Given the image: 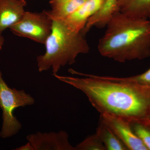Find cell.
Wrapping results in <instances>:
<instances>
[{
  "instance_id": "cell-1",
  "label": "cell",
  "mask_w": 150,
  "mask_h": 150,
  "mask_svg": "<svg viewBox=\"0 0 150 150\" xmlns=\"http://www.w3.org/2000/svg\"><path fill=\"white\" fill-rule=\"evenodd\" d=\"M69 72L83 78L54 75L56 79L83 93L100 114H108L129 121L142 120L147 116L150 106V87L134 83L79 72Z\"/></svg>"
},
{
  "instance_id": "cell-10",
  "label": "cell",
  "mask_w": 150,
  "mask_h": 150,
  "mask_svg": "<svg viewBox=\"0 0 150 150\" xmlns=\"http://www.w3.org/2000/svg\"><path fill=\"white\" fill-rule=\"evenodd\" d=\"M118 11L132 17L150 19V0H117Z\"/></svg>"
},
{
  "instance_id": "cell-12",
  "label": "cell",
  "mask_w": 150,
  "mask_h": 150,
  "mask_svg": "<svg viewBox=\"0 0 150 150\" xmlns=\"http://www.w3.org/2000/svg\"><path fill=\"white\" fill-rule=\"evenodd\" d=\"M96 133L100 138L106 150H128L123 142L100 118Z\"/></svg>"
},
{
  "instance_id": "cell-17",
  "label": "cell",
  "mask_w": 150,
  "mask_h": 150,
  "mask_svg": "<svg viewBox=\"0 0 150 150\" xmlns=\"http://www.w3.org/2000/svg\"><path fill=\"white\" fill-rule=\"evenodd\" d=\"M4 43V39L2 35H0V51L1 50Z\"/></svg>"
},
{
  "instance_id": "cell-14",
  "label": "cell",
  "mask_w": 150,
  "mask_h": 150,
  "mask_svg": "<svg viewBox=\"0 0 150 150\" xmlns=\"http://www.w3.org/2000/svg\"><path fill=\"white\" fill-rule=\"evenodd\" d=\"M75 147L76 150H106L96 133L86 138Z\"/></svg>"
},
{
  "instance_id": "cell-3",
  "label": "cell",
  "mask_w": 150,
  "mask_h": 150,
  "mask_svg": "<svg viewBox=\"0 0 150 150\" xmlns=\"http://www.w3.org/2000/svg\"><path fill=\"white\" fill-rule=\"evenodd\" d=\"M84 35L70 29L62 20H53L44 44L45 53L36 58L39 72L51 69L53 76L57 74L62 67L74 64L79 54L88 53L90 47Z\"/></svg>"
},
{
  "instance_id": "cell-15",
  "label": "cell",
  "mask_w": 150,
  "mask_h": 150,
  "mask_svg": "<svg viewBox=\"0 0 150 150\" xmlns=\"http://www.w3.org/2000/svg\"><path fill=\"white\" fill-rule=\"evenodd\" d=\"M111 77L115 80L125 82L134 83L150 87V68L142 74L132 76L123 78Z\"/></svg>"
},
{
  "instance_id": "cell-8",
  "label": "cell",
  "mask_w": 150,
  "mask_h": 150,
  "mask_svg": "<svg viewBox=\"0 0 150 150\" xmlns=\"http://www.w3.org/2000/svg\"><path fill=\"white\" fill-rule=\"evenodd\" d=\"M106 0H86L77 10L62 20L70 29L81 32L89 19L104 4Z\"/></svg>"
},
{
  "instance_id": "cell-11",
  "label": "cell",
  "mask_w": 150,
  "mask_h": 150,
  "mask_svg": "<svg viewBox=\"0 0 150 150\" xmlns=\"http://www.w3.org/2000/svg\"><path fill=\"white\" fill-rule=\"evenodd\" d=\"M86 0H51V9L46 11L52 20L64 19L74 13Z\"/></svg>"
},
{
  "instance_id": "cell-2",
  "label": "cell",
  "mask_w": 150,
  "mask_h": 150,
  "mask_svg": "<svg viewBox=\"0 0 150 150\" xmlns=\"http://www.w3.org/2000/svg\"><path fill=\"white\" fill-rule=\"evenodd\" d=\"M98 42L103 57L120 63L150 57V21L115 13Z\"/></svg>"
},
{
  "instance_id": "cell-9",
  "label": "cell",
  "mask_w": 150,
  "mask_h": 150,
  "mask_svg": "<svg viewBox=\"0 0 150 150\" xmlns=\"http://www.w3.org/2000/svg\"><path fill=\"white\" fill-rule=\"evenodd\" d=\"M26 5L25 0H0V35L20 19Z\"/></svg>"
},
{
  "instance_id": "cell-4",
  "label": "cell",
  "mask_w": 150,
  "mask_h": 150,
  "mask_svg": "<svg viewBox=\"0 0 150 150\" xmlns=\"http://www.w3.org/2000/svg\"><path fill=\"white\" fill-rule=\"evenodd\" d=\"M35 100L23 90L10 88L3 78L0 71V108L2 111L3 123L0 137L6 139L16 135L21 124L13 114L17 108L31 105Z\"/></svg>"
},
{
  "instance_id": "cell-7",
  "label": "cell",
  "mask_w": 150,
  "mask_h": 150,
  "mask_svg": "<svg viewBox=\"0 0 150 150\" xmlns=\"http://www.w3.org/2000/svg\"><path fill=\"white\" fill-rule=\"evenodd\" d=\"M66 131L37 132L26 136L34 150H76L70 144Z\"/></svg>"
},
{
  "instance_id": "cell-13",
  "label": "cell",
  "mask_w": 150,
  "mask_h": 150,
  "mask_svg": "<svg viewBox=\"0 0 150 150\" xmlns=\"http://www.w3.org/2000/svg\"><path fill=\"white\" fill-rule=\"evenodd\" d=\"M134 133L150 150V123L146 119L129 121Z\"/></svg>"
},
{
  "instance_id": "cell-16",
  "label": "cell",
  "mask_w": 150,
  "mask_h": 150,
  "mask_svg": "<svg viewBox=\"0 0 150 150\" xmlns=\"http://www.w3.org/2000/svg\"><path fill=\"white\" fill-rule=\"evenodd\" d=\"M16 150H34V148L29 142H28L27 144L22 145L21 146L16 149Z\"/></svg>"
},
{
  "instance_id": "cell-5",
  "label": "cell",
  "mask_w": 150,
  "mask_h": 150,
  "mask_svg": "<svg viewBox=\"0 0 150 150\" xmlns=\"http://www.w3.org/2000/svg\"><path fill=\"white\" fill-rule=\"evenodd\" d=\"M53 20L46 13L25 11L20 19L10 28L14 35L45 44L51 33Z\"/></svg>"
},
{
  "instance_id": "cell-6",
  "label": "cell",
  "mask_w": 150,
  "mask_h": 150,
  "mask_svg": "<svg viewBox=\"0 0 150 150\" xmlns=\"http://www.w3.org/2000/svg\"><path fill=\"white\" fill-rule=\"evenodd\" d=\"M100 118L115 133L128 150H148L141 139L132 130L129 120L108 114H100Z\"/></svg>"
},
{
  "instance_id": "cell-18",
  "label": "cell",
  "mask_w": 150,
  "mask_h": 150,
  "mask_svg": "<svg viewBox=\"0 0 150 150\" xmlns=\"http://www.w3.org/2000/svg\"><path fill=\"white\" fill-rule=\"evenodd\" d=\"M145 119L150 123V106L149 109V112H148L147 116L146 118H145Z\"/></svg>"
}]
</instances>
